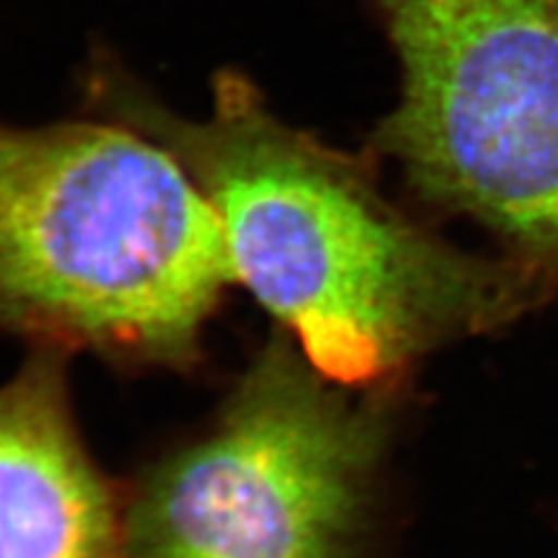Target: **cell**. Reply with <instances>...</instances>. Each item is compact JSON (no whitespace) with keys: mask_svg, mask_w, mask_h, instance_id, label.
I'll return each mask as SVG.
<instances>
[{"mask_svg":"<svg viewBox=\"0 0 558 558\" xmlns=\"http://www.w3.org/2000/svg\"><path fill=\"white\" fill-rule=\"evenodd\" d=\"M82 89L96 117L184 166L217 209L238 282L340 387L379 391L433 349L510 326L558 287L412 221L365 156L289 124L242 70H219L201 119L172 110L110 51L92 57Z\"/></svg>","mask_w":558,"mask_h":558,"instance_id":"cell-1","label":"cell"},{"mask_svg":"<svg viewBox=\"0 0 558 558\" xmlns=\"http://www.w3.org/2000/svg\"><path fill=\"white\" fill-rule=\"evenodd\" d=\"M126 500L70 410L65 352L35 347L0 384V558H124Z\"/></svg>","mask_w":558,"mask_h":558,"instance_id":"cell-5","label":"cell"},{"mask_svg":"<svg viewBox=\"0 0 558 558\" xmlns=\"http://www.w3.org/2000/svg\"><path fill=\"white\" fill-rule=\"evenodd\" d=\"M272 338L198 438L126 500L124 558H349L387 435L377 398Z\"/></svg>","mask_w":558,"mask_h":558,"instance_id":"cell-4","label":"cell"},{"mask_svg":"<svg viewBox=\"0 0 558 558\" xmlns=\"http://www.w3.org/2000/svg\"><path fill=\"white\" fill-rule=\"evenodd\" d=\"M371 3L403 89L368 149L558 284V0Z\"/></svg>","mask_w":558,"mask_h":558,"instance_id":"cell-3","label":"cell"},{"mask_svg":"<svg viewBox=\"0 0 558 558\" xmlns=\"http://www.w3.org/2000/svg\"><path fill=\"white\" fill-rule=\"evenodd\" d=\"M238 282L217 209L119 121H0V326L35 347L186 368Z\"/></svg>","mask_w":558,"mask_h":558,"instance_id":"cell-2","label":"cell"}]
</instances>
